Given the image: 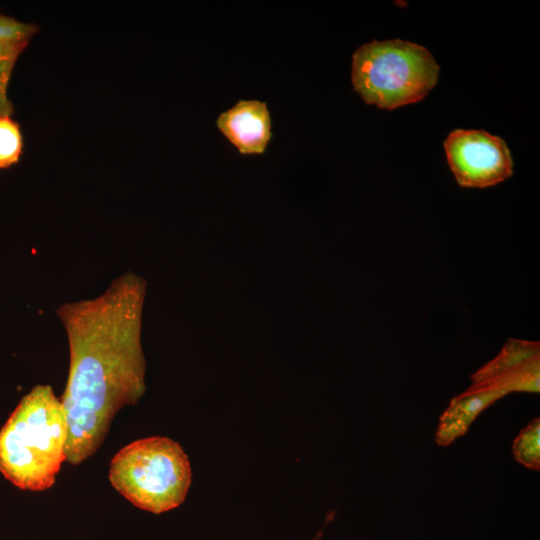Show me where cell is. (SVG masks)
<instances>
[{
    "label": "cell",
    "mask_w": 540,
    "mask_h": 540,
    "mask_svg": "<svg viewBox=\"0 0 540 540\" xmlns=\"http://www.w3.org/2000/svg\"><path fill=\"white\" fill-rule=\"evenodd\" d=\"M439 70L423 46L399 39L372 41L354 52L351 80L367 104L393 110L426 97Z\"/></svg>",
    "instance_id": "obj_4"
},
{
    "label": "cell",
    "mask_w": 540,
    "mask_h": 540,
    "mask_svg": "<svg viewBox=\"0 0 540 540\" xmlns=\"http://www.w3.org/2000/svg\"><path fill=\"white\" fill-rule=\"evenodd\" d=\"M39 31V26L0 13V42L30 40Z\"/></svg>",
    "instance_id": "obj_12"
},
{
    "label": "cell",
    "mask_w": 540,
    "mask_h": 540,
    "mask_svg": "<svg viewBox=\"0 0 540 540\" xmlns=\"http://www.w3.org/2000/svg\"><path fill=\"white\" fill-rule=\"evenodd\" d=\"M514 459L525 467L540 469V419H533L523 428L512 445Z\"/></svg>",
    "instance_id": "obj_10"
},
{
    "label": "cell",
    "mask_w": 540,
    "mask_h": 540,
    "mask_svg": "<svg viewBox=\"0 0 540 540\" xmlns=\"http://www.w3.org/2000/svg\"><path fill=\"white\" fill-rule=\"evenodd\" d=\"M470 386L491 388L504 396L540 390V344L510 338L499 354L473 375Z\"/></svg>",
    "instance_id": "obj_6"
},
{
    "label": "cell",
    "mask_w": 540,
    "mask_h": 540,
    "mask_svg": "<svg viewBox=\"0 0 540 540\" xmlns=\"http://www.w3.org/2000/svg\"><path fill=\"white\" fill-rule=\"evenodd\" d=\"M217 127L242 154H263L271 139V117L265 102L240 100L217 118Z\"/></svg>",
    "instance_id": "obj_7"
},
{
    "label": "cell",
    "mask_w": 540,
    "mask_h": 540,
    "mask_svg": "<svg viewBox=\"0 0 540 540\" xmlns=\"http://www.w3.org/2000/svg\"><path fill=\"white\" fill-rule=\"evenodd\" d=\"M108 476L115 490L133 505L160 514L184 502L192 473L179 443L154 436L121 448L111 460Z\"/></svg>",
    "instance_id": "obj_3"
},
{
    "label": "cell",
    "mask_w": 540,
    "mask_h": 540,
    "mask_svg": "<svg viewBox=\"0 0 540 540\" xmlns=\"http://www.w3.org/2000/svg\"><path fill=\"white\" fill-rule=\"evenodd\" d=\"M68 424L50 385H36L0 429V473L28 491L52 487L66 461Z\"/></svg>",
    "instance_id": "obj_2"
},
{
    "label": "cell",
    "mask_w": 540,
    "mask_h": 540,
    "mask_svg": "<svg viewBox=\"0 0 540 540\" xmlns=\"http://www.w3.org/2000/svg\"><path fill=\"white\" fill-rule=\"evenodd\" d=\"M22 153L23 135L20 124L11 116L0 115V169L17 164Z\"/></svg>",
    "instance_id": "obj_11"
},
{
    "label": "cell",
    "mask_w": 540,
    "mask_h": 540,
    "mask_svg": "<svg viewBox=\"0 0 540 540\" xmlns=\"http://www.w3.org/2000/svg\"><path fill=\"white\" fill-rule=\"evenodd\" d=\"M444 149L462 187H490L513 174V160L505 141L485 131L455 130L445 140Z\"/></svg>",
    "instance_id": "obj_5"
},
{
    "label": "cell",
    "mask_w": 540,
    "mask_h": 540,
    "mask_svg": "<svg viewBox=\"0 0 540 540\" xmlns=\"http://www.w3.org/2000/svg\"><path fill=\"white\" fill-rule=\"evenodd\" d=\"M146 281L127 271L93 299L56 309L67 335L69 371L60 398L66 412V461L78 465L102 445L120 409L145 386L141 346Z\"/></svg>",
    "instance_id": "obj_1"
},
{
    "label": "cell",
    "mask_w": 540,
    "mask_h": 540,
    "mask_svg": "<svg viewBox=\"0 0 540 540\" xmlns=\"http://www.w3.org/2000/svg\"><path fill=\"white\" fill-rule=\"evenodd\" d=\"M30 40L0 42V115L12 116L14 106L8 97L7 89L14 65L28 46Z\"/></svg>",
    "instance_id": "obj_9"
},
{
    "label": "cell",
    "mask_w": 540,
    "mask_h": 540,
    "mask_svg": "<svg viewBox=\"0 0 540 540\" xmlns=\"http://www.w3.org/2000/svg\"><path fill=\"white\" fill-rule=\"evenodd\" d=\"M504 395L494 389L470 386L454 397L439 418L435 441L447 446L463 436L476 417Z\"/></svg>",
    "instance_id": "obj_8"
}]
</instances>
